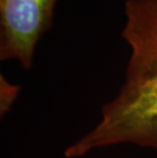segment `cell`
I'll use <instances>...</instances> for the list:
<instances>
[{
	"instance_id": "1",
	"label": "cell",
	"mask_w": 157,
	"mask_h": 158,
	"mask_svg": "<svg viewBox=\"0 0 157 158\" xmlns=\"http://www.w3.org/2000/svg\"><path fill=\"white\" fill-rule=\"evenodd\" d=\"M125 12L122 36L132 51L126 81L103 106L101 122L66 148V158L118 144L157 149V0H126Z\"/></svg>"
},
{
	"instance_id": "2",
	"label": "cell",
	"mask_w": 157,
	"mask_h": 158,
	"mask_svg": "<svg viewBox=\"0 0 157 158\" xmlns=\"http://www.w3.org/2000/svg\"><path fill=\"white\" fill-rule=\"evenodd\" d=\"M58 0H0V59L33 64L40 38L51 28Z\"/></svg>"
},
{
	"instance_id": "3",
	"label": "cell",
	"mask_w": 157,
	"mask_h": 158,
	"mask_svg": "<svg viewBox=\"0 0 157 158\" xmlns=\"http://www.w3.org/2000/svg\"><path fill=\"white\" fill-rule=\"evenodd\" d=\"M0 81H1V86H0L1 87V98H0L1 106H0V109H1V114H3L8 111L11 107L13 101L18 96L19 87L9 84L2 76L0 78Z\"/></svg>"
}]
</instances>
